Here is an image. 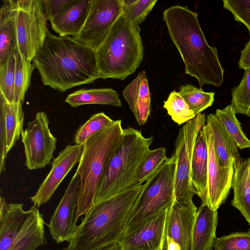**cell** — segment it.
I'll use <instances>...</instances> for the list:
<instances>
[{
	"mask_svg": "<svg viewBox=\"0 0 250 250\" xmlns=\"http://www.w3.org/2000/svg\"><path fill=\"white\" fill-rule=\"evenodd\" d=\"M32 62L43 84L60 92L100 78L95 50L49 30Z\"/></svg>",
	"mask_w": 250,
	"mask_h": 250,
	"instance_id": "obj_1",
	"label": "cell"
},
{
	"mask_svg": "<svg viewBox=\"0 0 250 250\" xmlns=\"http://www.w3.org/2000/svg\"><path fill=\"white\" fill-rule=\"evenodd\" d=\"M163 20L173 43L185 67V73L204 84L220 87L224 71L216 47L208 43L198 20V14L187 6L175 5L166 9Z\"/></svg>",
	"mask_w": 250,
	"mask_h": 250,
	"instance_id": "obj_2",
	"label": "cell"
},
{
	"mask_svg": "<svg viewBox=\"0 0 250 250\" xmlns=\"http://www.w3.org/2000/svg\"><path fill=\"white\" fill-rule=\"evenodd\" d=\"M144 188L137 184L94 205L62 250H98L119 243Z\"/></svg>",
	"mask_w": 250,
	"mask_h": 250,
	"instance_id": "obj_3",
	"label": "cell"
},
{
	"mask_svg": "<svg viewBox=\"0 0 250 250\" xmlns=\"http://www.w3.org/2000/svg\"><path fill=\"white\" fill-rule=\"evenodd\" d=\"M122 121H114L89 138L83 144V152L75 173L80 177L75 221L86 215L94 206L97 187L105 167L123 139Z\"/></svg>",
	"mask_w": 250,
	"mask_h": 250,
	"instance_id": "obj_4",
	"label": "cell"
},
{
	"mask_svg": "<svg viewBox=\"0 0 250 250\" xmlns=\"http://www.w3.org/2000/svg\"><path fill=\"white\" fill-rule=\"evenodd\" d=\"M140 28L132 25L121 15L96 51L100 78L125 80L143 60Z\"/></svg>",
	"mask_w": 250,
	"mask_h": 250,
	"instance_id": "obj_5",
	"label": "cell"
},
{
	"mask_svg": "<svg viewBox=\"0 0 250 250\" xmlns=\"http://www.w3.org/2000/svg\"><path fill=\"white\" fill-rule=\"evenodd\" d=\"M153 141V136L146 138L136 129H124L123 140L108 161L98 184L94 205L135 185L137 171Z\"/></svg>",
	"mask_w": 250,
	"mask_h": 250,
	"instance_id": "obj_6",
	"label": "cell"
},
{
	"mask_svg": "<svg viewBox=\"0 0 250 250\" xmlns=\"http://www.w3.org/2000/svg\"><path fill=\"white\" fill-rule=\"evenodd\" d=\"M13 27L17 51L32 62L45 40L48 29L42 0H4Z\"/></svg>",
	"mask_w": 250,
	"mask_h": 250,
	"instance_id": "obj_7",
	"label": "cell"
},
{
	"mask_svg": "<svg viewBox=\"0 0 250 250\" xmlns=\"http://www.w3.org/2000/svg\"><path fill=\"white\" fill-rule=\"evenodd\" d=\"M175 168L176 162L171 156L144 184L142 192L130 214L125 232L171 206L175 200Z\"/></svg>",
	"mask_w": 250,
	"mask_h": 250,
	"instance_id": "obj_8",
	"label": "cell"
},
{
	"mask_svg": "<svg viewBox=\"0 0 250 250\" xmlns=\"http://www.w3.org/2000/svg\"><path fill=\"white\" fill-rule=\"evenodd\" d=\"M206 117L200 113L184 124L176 137L171 157L176 162L174 180L175 200L192 202L196 194L191 185V165L197 137L205 125Z\"/></svg>",
	"mask_w": 250,
	"mask_h": 250,
	"instance_id": "obj_9",
	"label": "cell"
},
{
	"mask_svg": "<svg viewBox=\"0 0 250 250\" xmlns=\"http://www.w3.org/2000/svg\"><path fill=\"white\" fill-rule=\"evenodd\" d=\"M49 120L44 111L37 113L21 133L25 157V165L30 170L44 167L53 158L57 139L49 128Z\"/></svg>",
	"mask_w": 250,
	"mask_h": 250,
	"instance_id": "obj_10",
	"label": "cell"
},
{
	"mask_svg": "<svg viewBox=\"0 0 250 250\" xmlns=\"http://www.w3.org/2000/svg\"><path fill=\"white\" fill-rule=\"evenodd\" d=\"M122 12V0H92L83 26L80 32L72 37L96 51Z\"/></svg>",
	"mask_w": 250,
	"mask_h": 250,
	"instance_id": "obj_11",
	"label": "cell"
},
{
	"mask_svg": "<svg viewBox=\"0 0 250 250\" xmlns=\"http://www.w3.org/2000/svg\"><path fill=\"white\" fill-rule=\"evenodd\" d=\"M197 211L193 201H174L167 210L162 250H191Z\"/></svg>",
	"mask_w": 250,
	"mask_h": 250,
	"instance_id": "obj_12",
	"label": "cell"
},
{
	"mask_svg": "<svg viewBox=\"0 0 250 250\" xmlns=\"http://www.w3.org/2000/svg\"><path fill=\"white\" fill-rule=\"evenodd\" d=\"M201 131L205 137L208 152L207 186L201 204L217 210L225 202L231 188L234 167H223L220 165L209 125L206 124Z\"/></svg>",
	"mask_w": 250,
	"mask_h": 250,
	"instance_id": "obj_13",
	"label": "cell"
},
{
	"mask_svg": "<svg viewBox=\"0 0 250 250\" xmlns=\"http://www.w3.org/2000/svg\"><path fill=\"white\" fill-rule=\"evenodd\" d=\"M168 208L160 211L125 232L119 243L122 250H162Z\"/></svg>",
	"mask_w": 250,
	"mask_h": 250,
	"instance_id": "obj_14",
	"label": "cell"
},
{
	"mask_svg": "<svg viewBox=\"0 0 250 250\" xmlns=\"http://www.w3.org/2000/svg\"><path fill=\"white\" fill-rule=\"evenodd\" d=\"M83 145H68L51 163V169L36 194L30 198L38 208L48 202L69 172L79 163Z\"/></svg>",
	"mask_w": 250,
	"mask_h": 250,
	"instance_id": "obj_15",
	"label": "cell"
},
{
	"mask_svg": "<svg viewBox=\"0 0 250 250\" xmlns=\"http://www.w3.org/2000/svg\"><path fill=\"white\" fill-rule=\"evenodd\" d=\"M79 184L80 177L75 173L49 223L46 224L52 238L58 244L69 242L74 233L77 226L75 213Z\"/></svg>",
	"mask_w": 250,
	"mask_h": 250,
	"instance_id": "obj_16",
	"label": "cell"
},
{
	"mask_svg": "<svg viewBox=\"0 0 250 250\" xmlns=\"http://www.w3.org/2000/svg\"><path fill=\"white\" fill-rule=\"evenodd\" d=\"M92 0H70L50 21L52 29L60 36L77 35L88 16Z\"/></svg>",
	"mask_w": 250,
	"mask_h": 250,
	"instance_id": "obj_17",
	"label": "cell"
},
{
	"mask_svg": "<svg viewBox=\"0 0 250 250\" xmlns=\"http://www.w3.org/2000/svg\"><path fill=\"white\" fill-rule=\"evenodd\" d=\"M206 122L211 131L214 150L220 165L223 167L239 165L242 159L238 151V146L224 125L214 114H208Z\"/></svg>",
	"mask_w": 250,
	"mask_h": 250,
	"instance_id": "obj_18",
	"label": "cell"
},
{
	"mask_svg": "<svg viewBox=\"0 0 250 250\" xmlns=\"http://www.w3.org/2000/svg\"><path fill=\"white\" fill-rule=\"evenodd\" d=\"M125 99L140 125H144L151 112V97L146 72L143 70L125 88Z\"/></svg>",
	"mask_w": 250,
	"mask_h": 250,
	"instance_id": "obj_19",
	"label": "cell"
},
{
	"mask_svg": "<svg viewBox=\"0 0 250 250\" xmlns=\"http://www.w3.org/2000/svg\"><path fill=\"white\" fill-rule=\"evenodd\" d=\"M217 223V210L201 204L193 228L191 250H213Z\"/></svg>",
	"mask_w": 250,
	"mask_h": 250,
	"instance_id": "obj_20",
	"label": "cell"
},
{
	"mask_svg": "<svg viewBox=\"0 0 250 250\" xmlns=\"http://www.w3.org/2000/svg\"><path fill=\"white\" fill-rule=\"evenodd\" d=\"M21 229L18 234L11 250H36L46 243L44 237L42 214L38 207L33 206Z\"/></svg>",
	"mask_w": 250,
	"mask_h": 250,
	"instance_id": "obj_21",
	"label": "cell"
},
{
	"mask_svg": "<svg viewBox=\"0 0 250 250\" xmlns=\"http://www.w3.org/2000/svg\"><path fill=\"white\" fill-rule=\"evenodd\" d=\"M23 121L22 104L9 103L0 94V129L4 135L6 155L19 139Z\"/></svg>",
	"mask_w": 250,
	"mask_h": 250,
	"instance_id": "obj_22",
	"label": "cell"
},
{
	"mask_svg": "<svg viewBox=\"0 0 250 250\" xmlns=\"http://www.w3.org/2000/svg\"><path fill=\"white\" fill-rule=\"evenodd\" d=\"M22 204H8L3 215L0 217V250H11L15 239L28 216Z\"/></svg>",
	"mask_w": 250,
	"mask_h": 250,
	"instance_id": "obj_23",
	"label": "cell"
},
{
	"mask_svg": "<svg viewBox=\"0 0 250 250\" xmlns=\"http://www.w3.org/2000/svg\"><path fill=\"white\" fill-rule=\"evenodd\" d=\"M250 158L242 160L234 167L231 188L233 190L232 206L237 208L250 225V182L248 178Z\"/></svg>",
	"mask_w": 250,
	"mask_h": 250,
	"instance_id": "obj_24",
	"label": "cell"
},
{
	"mask_svg": "<svg viewBox=\"0 0 250 250\" xmlns=\"http://www.w3.org/2000/svg\"><path fill=\"white\" fill-rule=\"evenodd\" d=\"M208 152L205 137L200 130L195 142L191 165V185L203 199L207 186Z\"/></svg>",
	"mask_w": 250,
	"mask_h": 250,
	"instance_id": "obj_25",
	"label": "cell"
},
{
	"mask_svg": "<svg viewBox=\"0 0 250 250\" xmlns=\"http://www.w3.org/2000/svg\"><path fill=\"white\" fill-rule=\"evenodd\" d=\"M65 102L73 107L88 104L122 105L119 94L110 88L81 89L69 94Z\"/></svg>",
	"mask_w": 250,
	"mask_h": 250,
	"instance_id": "obj_26",
	"label": "cell"
},
{
	"mask_svg": "<svg viewBox=\"0 0 250 250\" xmlns=\"http://www.w3.org/2000/svg\"><path fill=\"white\" fill-rule=\"evenodd\" d=\"M231 104L222 109H217L215 115L237 143L239 149L250 148V140L243 131Z\"/></svg>",
	"mask_w": 250,
	"mask_h": 250,
	"instance_id": "obj_27",
	"label": "cell"
},
{
	"mask_svg": "<svg viewBox=\"0 0 250 250\" xmlns=\"http://www.w3.org/2000/svg\"><path fill=\"white\" fill-rule=\"evenodd\" d=\"M195 115L210 106L214 101V92H206L190 84L181 85L178 92Z\"/></svg>",
	"mask_w": 250,
	"mask_h": 250,
	"instance_id": "obj_28",
	"label": "cell"
},
{
	"mask_svg": "<svg viewBox=\"0 0 250 250\" xmlns=\"http://www.w3.org/2000/svg\"><path fill=\"white\" fill-rule=\"evenodd\" d=\"M35 67L31 62L23 58L17 51L14 87V103L22 104L29 87Z\"/></svg>",
	"mask_w": 250,
	"mask_h": 250,
	"instance_id": "obj_29",
	"label": "cell"
},
{
	"mask_svg": "<svg viewBox=\"0 0 250 250\" xmlns=\"http://www.w3.org/2000/svg\"><path fill=\"white\" fill-rule=\"evenodd\" d=\"M168 157L165 147L149 150L140 164L135 177L134 185L144 184L163 165Z\"/></svg>",
	"mask_w": 250,
	"mask_h": 250,
	"instance_id": "obj_30",
	"label": "cell"
},
{
	"mask_svg": "<svg viewBox=\"0 0 250 250\" xmlns=\"http://www.w3.org/2000/svg\"><path fill=\"white\" fill-rule=\"evenodd\" d=\"M17 50L14 47L6 60L0 64V94L9 103H14Z\"/></svg>",
	"mask_w": 250,
	"mask_h": 250,
	"instance_id": "obj_31",
	"label": "cell"
},
{
	"mask_svg": "<svg viewBox=\"0 0 250 250\" xmlns=\"http://www.w3.org/2000/svg\"><path fill=\"white\" fill-rule=\"evenodd\" d=\"M14 47L12 20L7 8L3 3L0 10V64L5 62Z\"/></svg>",
	"mask_w": 250,
	"mask_h": 250,
	"instance_id": "obj_32",
	"label": "cell"
},
{
	"mask_svg": "<svg viewBox=\"0 0 250 250\" xmlns=\"http://www.w3.org/2000/svg\"><path fill=\"white\" fill-rule=\"evenodd\" d=\"M164 103V108L178 125L185 124L196 116L183 98L175 91L170 93Z\"/></svg>",
	"mask_w": 250,
	"mask_h": 250,
	"instance_id": "obj_33",
	"label": "cell"
},
{
	"mask_svg": "<svg viewBox=\"0 0 250 250\" xmlns=\"http://www.w3.org/2000/svg\"><path fill=\"white\" fill-rule=\"evenodd\" d=\"M157 1V0H122V15L132 25L139 26Z\"/></svg>",
	"mask_w": 250,
	"mask_h": 250,
	"instance_id": "obj_34",
	"label": "cell"
},
{
	"mask_svg": "<svg viewBox=\"0 0 250 250\" xmlns=\"http://www.w3.org/2000/svg\"><path fill=\"white\" fill-rule=\"evenodd\" d=\"M114 120L104 112L93 114L77 130L74 142L77 145H83L90 137L111 124Z\"/></svg>",
	"mask_w": 250,
	"mask_h": 250,
	"instance_id": "obj_35",
	"label": "cell"
},
{
	"mask_svg": "<svg viewBox=\"0 0 250 250\" xmlns=\"http://www.w3.org/2000/svg\"><path fill=\"white\" fill-rule=\"evenodd\" d=\"M231 104L235 114L248 116L250 111V69L245 70L239 84L231 90Z\"/></svg>",
	"mask_w": 250,
	"mask_h": 250,
	"instance_id": "obj_36",
	"label": "cell"
},
{
	"mask_svg": "<svg viewBox=\"0 0 250 250\" xmlns=\"http://www.w3.org/2000/svg\"><path fill=\"white\" fill-rule=\"evenodd\" d=\"M214 250H250V232H236L217 238Z\"/></svg>",
	"mask_w": 250,
	"mask_h": 250,
	"instance_id": "obj_37",
	"label": "cell"
},
{
	"mask_svg": "<svg viewBox=\"0 0 250 250\" xmlns=\"http://www.w3.org/2000/svg\"><path fill=\"white\" fill-rule=\"evenodd\" d=\"M223 3L224 8L233 15L234 20L246 26L250 36V0H223Z\"/></svg>",
	"mask_w": 250,
	"mask_h": 250,
	"instance_id": "obj_38",
	"label": "cell"
},
{
	"mask_svg": "<svg viewBox=\"0 0 250 250\" xmlns=\"http://www.w3.org/2000/svg\"><path fill=\"white\" fill-rule=\"evenodd\" d=\"M70 0H42L44 14L47 21L56 16Z\"/></svg>",
	"mask_w": 250,
	"mask_h": 250,
	"instance_id": "obj_39",
	"label": "cell"
},
{
	"mask_svg": "<svg viewBox=\"0 0 250 250\" xmlns=\"http://www.w3.org/2000/svg\"><path fill=\"white\" fill-rule=\"evenodd\" d=\"M238 67L244 70L250 69V41L246 44L245 47L241 51Z\"/></svg>",
	"mask_w": 250,
	"mask_h": 250,
	"instance_id": "obj_40",
	"label": "cell"
},
{
	"mask_svg": "<svg viewBox=\"0 0 250 250\" xmlns=\"http://www.w3.org/2000/svg\"><path fill=\"white\" fill-rule=\"evenodd\" d=\"M7 204L4 198L0 197V217L4 213L7 206Z\"/></svg>",
	"mask_w": 250,
	"mask_h": 250,
	"instance_id": "obj_41",
	"label": "cell"
},
{
	"mask_svg": "<svg viewBox=\"0 0 250 250\" xmlns=\"http://www.w3.org/2000/svg\"><path fill=\"white\" fill-rule=\"evenodd\" d=\"M98 250H122L119 243L113 244Z\"/></svg>",
	"mask_w": 250,
	"mask_h": 250,
	"instance_id": "obj_42",
	"label": "cell"
},
{
	"mask_svg": "<svg viewBox=\"0 0 250 250\" xmlns=\"http://www.w3.org/2000/svg\"><path fill=\"white\" fill-rule=\"evenodd\" d=\"M250 158V162H249V167H248V178H249V180L250 182V158Z\"/></svg>",
	"mask_w": 250,
	"mask_h": 250,
	"instance_id": "obj_43",
	"label": "cell"
},
{
	"mask_svg": "<svg viewBox=\"0 0 250 250\" xmlns=\"http://www.w3.org/2000/svg\"><path fill=\"white\" fill-rule=\"evenodd\" d=\"M248 116H249V117H250V112H249V114H248Z\"/></svg>",
	"mask_w": 250,
	"mask_h": 250,
	"instance_id": "obj_44",
	"label": "cell"
}]
</instances>
